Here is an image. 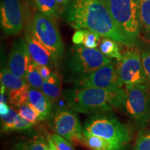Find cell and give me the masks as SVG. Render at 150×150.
I'll return each instance as SVG.
<instances>
[{"label":"cell","mask_w":150,"mask_h":150,"mask_svg":"<svg viewBox=\"0 0 150 150\" xmlns=\"http://www.w3.org/2000/svg\"><path fill=\"white\" fill-rule=\"evenodd\" d=\"M110 63L111 60L100 50L86 47L83 45H75L67 61V79L72 83Z\"/></svg>","instance_id":"cell-3"},{"label":"cell","mask_w":150,"mask_h":150,"mask_svg":"<svg viewBox=\"0 0 150 150\" xmlns=\"http://www.w3.org/2000/svg\"><path fill=\"white\" fill-rule=\"evenodd\" d=\"M63 18L75 29L89 30L127 46L136 42L119 29L104 0H71Z\"/></svg>","instance_id":"cell-1"},{"label":"cell","mask_w":150,"mask_h":150,"mask_svg":"<svg viewBox=\"0 0 150 150\" xmlns=\"http://www.w3.org/2000/svg\"><path fill=\"white\" fill-rule=\"evenodd\" d=\"M49 142L47 139L42 135H36L26 142H20L14 150H47Z\"/></svg>","instance_id":"cell-20"},{"label":"cell","mask_w":150,"mask_h":150,"mask_svg":"<svg viewBox=\"0 0 150 150\" xmlns=\"http://www.w3.org/2000/svg\"><path fill=\"white\" fill-rule=\"evenodd\" d=\"M29 104L39 114V121L49 120L52 115V102L42 91L30 86Z\"/></svg>","instance_id":"cell-14"},{"label":"cell","mask_w":150,"mask_h":150,"mask_svg":"<svg viewBox=\"0 0 150 150\" xmlns=\"http://www.w3.org/2000/svg\"><path fill=\"white\" fill-rule=\"evenodd\" d=\"M84 30L85 32H84V38L82 45L86 47L95 49L99 45L100 35L89 30Z\"/></svg>","instance_id":"cell-25"},{"label":"cell","mask_w":150,"mask_h":150,"mask_svg":"<svg viewBox=\"0 0 150 150\" xmlns=\"http://www.w3.org/2000/svg\"><path fill=\"white\" fill-rule=\"evenodd\" d=\"M31 60L25 41L20 38L14 43L9 54L7 63L8 69L13 74L26 79Z\"/></svg>","instance_id":"cell-12"},{"label":"cell","mask_w":150,"mask_h":150,"mask_svg":"<svg viewBox=\"0 0 150 150\" xmlns=\"http://www.w3.org/2000/svg\"><path fill=\"white\" fill-rule=\"evenodd\" d=\"M117 42L108 38H104L99 44V50L108 58H114L118 61L122 59V54Z\"/></svg>","instance_id":"cell-21"},{"label":"cell","mask_w":150,"mask_h":150,"mask_svg":"<svg viewBox=\"0 0 150 150\" xmlns=\"http://www.w3.org/2000/svg\"><path fill=\"white\" fill-rule=\"evenodd\" d=\"M51 138L58 150H74L72 142L57 134H52Z\"/></svg>","instance_id":"cell-26"},{"label":"cell","mask_w":150,"mask_h":150,"mask_svg":"<svg viewBox=\"0 0 150 150\" xmlns=\"http://www.w3.org/2000/svg\"><path fill=\"white\" fill-rule=\"evenodd\" d=\"M72 83L76 87H95L110 91L122 88L123 86L117 67L112 63L99 67L87 76L74 81Z\"/></svg>","instance_id":"cell-9"},{"label":"cell","mask_w":150,"mask_h":150,"mask_svg":"<svg viewBox=\"0 0 150 150\" xmlns=\"http://www.w3.org/2000/svg\"><path fill=\"white\" fill-rule=\"evenodd\" d=\"M79 145H83L91 150H124L125 149L107 139L83 131Z\"/></svg>","instance_id":"cell-15"},{"label":"cell","mask_w":150,"mask_h":150,"mask_svg":"<svg viewBox=\"0 0 150 150\" xmlns=\"http://www.w3.org/2000/svg\"><path fill=\"white\" fill-rule=\"evenodd\" d=\"M58 4L60 6V8H61V12H63L66 10L69 4H70L71 0H56Z\"/></svg>","instance_id":"cell-33"},{"label":"cell","mask_w":150,"mask_h":150,"mask_svg":"<svg viewBox=\"0 0 150 150\" xmlns=\"http://www.w3.org/2000/svg\"><path fill=\"white\" fill-rule=\"evenodd\" d=\"M26 80L31 87L39 90L42 88L44 79L38 69V63L33 61V60H31L28 67Z\"/></svg>","instance_id":"cell-22"},{"label":"cell","mask_w":150,"mask_h":150,"mask_svg":"<svg viewBox=\"0 0 150 150\" xmlns=\"http://www.w3.org/2000/svg\"><path fill=\"white\" fill-rule=\"evenodd\" d=\"M125 109L138 127L150 123V88L147 84L126 86Z\"/></svg>","instance_id":"cell-7"},{"label":"cell","mask_w":150,"mask_h":150,"mask_svg":"<svg viewBox=\"0 0 150 150\" xmlns=\"http://www.w3.org/2000/svg\"><path fill=\"white\" fill-rule=\"evenodd\" d=\"M112 19L129 38L136 42L140 33L136 0H104Z\"/></svg>","instance_id":"cell-6"},{"label":"cell","mask_w":150,"mask_h":150,"mask_svg":"<svg viewBox=\"0 0 150 150\" xmlns=\"http://www.w3.org/2000/svg\"><path fill=\"white\" fill-rule=\"evenodd\" d=\"M53 56L56 65L63 56V44L54 19L38 12L28 22L27 29Z\"/></svg>","instance_id":"cell-5"},{"label":"cell","mask_w":150,"mask_h":150,"mask_svg":"<svg viewBox=\"0 0 150 150\" xmlns=\"http://www.w3.org/2000/svg\"><path fill=\"white\" fill-rule=\"evenodd\" d=\"M11 107H9L6 102H0V115L1 117H5L9 113Z\"/></svg>","instance_id":"cell-32"},{"label":"cell","mask_w":150,"mask_h":150,"mask_svg":"<svg viewBox=\"0 0 150 150\" xmlns=\"http://www.w3.org/2000/svg\"><path fill=\"white\" fill-rule=\"evenodd\" d=\"M63 96L69 108L84 114L108 113L115 108L125 109L126 90L115 91L95 87H76L66 89Z\"/></svg>","instance_id":"cell-2"},{"label":"cell","mask_w":150,"mask_h":150,"mask_svg":"<svg viewBox=\"0 0 150 150\" xmlns=\"http://www.w3.org/2000/svg\"><path fill=\"white\" fill-rule=\"evenodd\" d=\"M24 41L31 59L40 65L53 67L56 65L51 52L31 32L26 29Z\"/></svg>","instance_id":"cell-13"},{"label":"cell","mask_w":150,"mask_h":150,"mask_svg":"<svg viewBox=\"0 0 150 150\" xmlns=\"http://www.w3.org/2000/svg\"><path fill=\"white\" fill-rule=\"evenodd\" d=\"M83 132L102 137L126 148L131 136L126 125L108 113L92 115L86 120Z\"/></svg>","instance_id":"cell-4"},{"label":"cell","mask_w":150,"mask_h":150,"mask_svg":"<svg viewBox=\"0 0 150 150\" xmlns=\"http://www.w3.org/2000/svg\"><path fill=\"white\" fill-rule=\"evenodd\" d=\"M41 91L52 103L59 99L61 95V78L57 72H52L48 79L44 80Z\"/></svg>","instance_id":"cell-16"},{"label":"cell","mask_w":150,"mask_h":150,"mask_svg":"<svg viewBox=\"0 0 150 150\" xmlns=\"http://www.w3.org/2000/svg\"><path fill=\"white\" fill-rule=\"evenodd\" d=\"M18 114L33 125L39 121V114L36 110L29 104L22 105L18 108Z\"/></svg>","instance_id":"cell-24"},{"label":"cell","mask_w":150,"mask_h":150,"mask_svg":"<svg viewBox=\"0 0 150 150\" xmlns=\"http://www.w3.org/2000/svg\"><path fill=\"white\" fill-rule=\"evenodd\" d=\"M122 83L126 86L147 84L148 79L144 70L142 56L136 50L127 51L122 54L117 66Z\"/></svg>","instance_id":"cell-8"},{"label":"cell","mask_w":150,"mask_h":150,"mask_svg":"<svg viewBox=\"0 0 150 150\" xmlns=\"http://www.w3.org/2000/svg\"><path fill=\"white\" fill-rule=\"evenodd\" d=\"M38 69L40 74L42 76L44 80L48 79L52 73L51 72V70H50V67L47 66H44V65H40L38 64Z\"/></svg>","instance_id":"cell-31"},{"label":"cell","mask_w":150,"mask_h":150,"mask_svg":"<svg viewBox=\"0 0 150 150\" xmlns=\"http://www.w3.org/2000/svg\"><path fill=\"white\" fill-rule=\"evenodd\" d=\"M29 83L18 91L9 92V101L13 106L19 108L22 105L29 104V91L30 88Z\"/></svg>","instance_id":"cell-23"},{"label":"cell","mask_w":150,"mask_h":150,"mask_svg":"<svg viewBox=\"0 0 150 150\" xmlns=\"http://www.w3.org/2000/svg\"><path fill=\"white\" fill-rule=\"evenodd\" d=\"M33 125V124L30 122L29 121L27 120H25L22 116H20L19 114H18L14 123L8 129V131L26 130V129H30L31 127H32Z\"/></svg>","instance_id":"cell-27"},{"label":"cell","mask_w":150,"mask_h":150,"mask_svg":"<svg viewBox=\"0 0 150 150\" xmlns=\"http://www.w3.org/2000/svg\"><path fill=\"white\" fill-rule=\"evenodd\" d=\"M47 140L49 142V147H48L47 150H58L57 149H56L55 144H54V141L52 140L51 136H47Z\"/></svg>","instance_id":"cell-34"},{"label":"cell","mask_w":150,"mask_h":150,"mask_svg":"<svg viewBox=\"0 0 150 150\" xmlns=\"http://www.w3.org/2000/svg\"><path fill=\"white\" fill-rule=\"evenodd\" d=\"M140 31L150 40V0H136Z\"/></svg>","instance_id":"cell-18"},{"label":"cell","mask_w":150,"mask_h":150,"mask_svg":"<svg viewBox=\"0 0 150 150\" xmlns=\"http://www.w3.org/2000/svg\"><path fill=\"white\" fill-rule=\"evenodd\" d=\"M69 108L60 107L56 110L53 126L56 134L73 144L79 145L83 133V128L78 116Z\"/></svg>","instance_id":"cell-10"},{"label":"cell","mask_w":150,"mask_h":150,"mask_svg":"<svg viewBox=\"0 0 150 150\" xmlns=\"http://www.w3.org/2000/svg\"><path fill=\"white\" fill-rule=\"evenodd\" d=\"M23 6L20 0H2L0 6V20L4 32L7 35H16L24 27Z\"/></svg>","instance_id":"cell-11"},{"label":"cell","mask_w":150,"mask_h":150,"mask_svg":"<svg viewBox=\"0 0 150 150\" xmlns=\"http://www.w3.org/2000/svg\"><path fill=\"white\" fill-rule=\"evenodd\" d=\"M38 12L50 18L56 19L61 14V10L56 0H31Z\"/></svg>","instance_id":"cell-19"},{"label":"cell","mask_w":150,"mask_h":150,"mask_svg":"<svg viewBox=\"0 0 150 150\" xmlns=\"http://www.w3.org/2000/svg\"><path fill=\"white\" fill-rule=\"evenodd\" d=\"M142 62L144 70L150 81V50H147L142 54Z\"/></svg>","instance_id":"cell-29"},{"label":"cell","mask_w":150,"mask_h":150,"mask_svg":"<svg viewBox=\"0 0 150 150\" xmlns=\"http://www.w3.org/2000/svg\"><path fill=\"white\" fill-rule=\"evenodd\" d=\"M84 29L77 30L72 36V41L75 45H81L84 38Z\"/></svg>","instance_id":"cell-30"},{"label":"cell","mask_w":150,"mask_h":150,"mask_svg":"<svg viewBox=\"0 0 150 150\" xmlns=\"http://www.w3.org/2000/svg\"><path fill=\"white\" fill-rule=\"evenodd\" d=\"M1 85L10 91H18L28 84L27 80L11 72L8 69L1 68L0 72Z\"/></svg>","instance_id":"cell-17"},{"label":"cell","mask_w":150,"mask_h":150,"mask_svg":"<svg viewBox=\"0 0 150 150\" xmlns=\"http://www.w3.org/2000/svg\"><path fill=\"white\" fill-rule=\"evenodd\" d=\"M133 150H150V133L140 134L137 138Z\"/></svg>","instance_id":"cell-28"}]
</instances>
